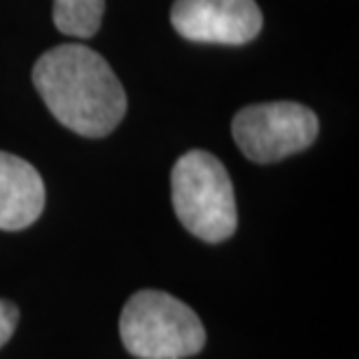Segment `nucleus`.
<instances>
[{
  "mask_svg": "<svg viewBox=\"0 0 359 359\" xmlns=\"http://www.w3.org/2000/svg\"><path fill=\"white\" fill-rule=\"evenodd\" d=\"M33 84L49 112L84 138L112 133L126 114V91L107 61L84 45H61L33 66Z\"/></svg>",
  "mask_w": 359,
  "mask_h": 359,
  "instance_id": "nucleus-1",
  "label": "nucleus"
},
{
  "mask_svg": "<svg viewBox=\"0 0 359 359\" xmlns=\"http://www.w3.org/2000/svg\"><path fill=\"white\" fill-rule=\"evenodd\" d=\"M103 10L105 0H54V24L61 33L84 40L96 35Z\"/></svg>",
  "mask_w": 359,
  "mask_h": 359,
  "instance_id": "nucleus-7",
  "label": "nucleus"
},
{
  "mask_svg": "<svg viewBox=\"0 0 359 359\" xmlns=\"http://www.w3.org/2000/svg\"><path fill=\"white\" fill-rule=\"evenodd\" d=\"M124 348L138 359H187L205 346L198 315L180 299L159 290L135 292L119 318Z\"/></svg>",
  "mask_w": 359,
  "mask_h": 359,
  "instance_id": "nucleus-3",
  "label": "nucleus"
},
{
  "mask_svg": "<svg viewBox=\"0 0 359 359\" xmlns=\"http://www.w3.org/2000/svg\"><path fill=\"white\" fill-rule=\"evenodd\" d=\"M173 208L182 226L205 243L231 238L238 226L233 184L224 163L203 149H191L170 173Z\"/></svg>",
  "mask_w": 359,
  "mask_h": 359,
  "instance_id": "nucleus-2",
  "label": "nucleus"
},
{
  "mask_svg": "<svg viewBox=\"0 0 359 359\" xmlns=\"http://www.w3.org/2000/svg\"><path fill=\"white\" fill-rule=\"evenodd\" d=\"M17 322H19L17 306L5 299H0V348L12 339L14 329H17Z\"/></svg>",
  "mask_w": 359,
  "mask_h": 359,
  "instance_id": "nucleus-8",
  "label": "nucleus"
},
{
  "mask_svg": "<svg viewBox=\"0 0 359 359\" xmlns=\"http://www.w3.org/2000/svg\"><path fill=\"white\" fill-rule=\"evenodd\" d=\"M170 24L184 40L210 45H245L262 31L255 0H175Z\"/></svg>",
  "mask_w": 359,
  "mask_h": 359,
  "instance_id": "nucleus-5",
  "label": "nucleus"
},
{
  "mask_svg": "<svg viewBox=\"0 0 359 359\" xmlns=\"http://www.w3.org/2000/svg\"><path fill=\"white\" fill-rule=\"evenodd\" d=\"M45 210V182L21 156L0 152V229L21 231Z\"/></svg>",
  "mask_w": 359,
  "mask_h": 359,
  "instance_id": "nucleus-6",
  "label": "nucleus"
},
{
  "mask_svg": "<svg viewBox=\"0 0 359 359\" xmlns=\"http://www.w3.org/2000/svg\"><path fill=\"white\" fill-rule=\"evenodd\" d=\"M318 131L315 112L290 100L248 105L231 124L236 145L255 163H273L304 152L318 138Z\"/></svg>",
  "mask_w": 359,
  "mask_h": 359,
  "instance_id": "nucleus-4",
  "label": "nucleus"
}]
</instances>
